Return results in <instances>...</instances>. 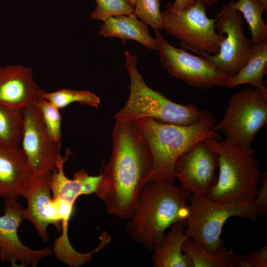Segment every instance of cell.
Masks as SVG:
<instances>
[{
  "mask_svg": "<svg viewBox=\"0 0 267 267\" xmlns=\"http://www.w3.org/2000/svg\"><path fill=\"white\" fill-rule=\"evenodd\" d=\"M227 5L243 15L251 33V45L267 43V24L262 16L266 10L258 0H232Z\"/></svg>",
  "mask_w": 267,
  "mask_h": 267,
  "instance_id": "obj_21",
  "label": "cell"
},
{
  "mask_svg": "<svg viewBox=\"0 0 267 267\" xmlns=\"http://www.w3.org/2000/svg\"><path fill=\"white\" fill-rule=\"evenodd\" d=\"M41 91L30 67L22 65L0 67V103L21 109L36 103Z\"/></svg>",
  "mask_w": 267,
  "mask_h": 267,
  "instance_id": "obj_15",
  "label": "cell"
},
{
  "mask_svg": "<svg viewBox=\"0 0 267 267\" xmlns=\"http://www.w3.org/2000/svg\"><path fill=\"white\" fill-rule=\"evenodd\" d=\"M264 7L266 11L267 10V0H258Z\"/></svg>",
  "mask_w": 267,
  "mask_h": 267,
  "instance_id": "obj_33",
  "label": "cell"
},
{
  "mask_svg": "<svg viewBox=\"0 0 267 267\" xmlns=\"http://www.w3.org/2000/svg\"><path fill=\"white\" fill-rule=\"evenodd\" d=\"M185 219V234L208 251L216 252L224 247L221 235L223 225L230 218L237 217L257 221L254 201L223 204L207 197L190 194Z\"/></svg>",
  "mask_w": 267,
  "mask_h": 267,
  "instance_id": "obj_6",
  "label": "cell"
},
{
  "mask_svg": "<svg viewBox=\"0 0 267 267\" xmlns=\"http://www.w3.org/2000/svg\"><path fill=\"white\" fill-rule=\"evenodd\" d=\"M215 28L219 34L225 35L216 55L201 54L215 66L229 77L235 75L246 64L250 53V40L246 36L241 14L227 5H223L215 18Z\"/></svg>",
  "mask_w": 267,
  "mask_h": 267,
  "instance_id": "obj_11",
  "label": "cell"
},
{
  "mask_svg": "<svg viewBox=\"0 0 267 267\" xmlns=\"http://www.w3.org/2000/svg\"><path fill=\"white\" fill-rule=\"evenodd\" d=\"M187 125L163 123L152 118L136 121L152 155L153 166L145 184L156 181L174 183V168L178 159L196 143L208 139L221 140L213 129L216 118L207 110Z\"/></svg>",
  "mask_w": 267,
  "mask_h": 267,
  "instance_id": "obj_2",
  "label": "cell"
},
{
  "mask_svg": "<svg viewBox=\"0 0 267 267\" xmlns=\"http://www.w3.org/2000/svg\"><path fill=\"white\" fill-rule=\"evenodd\" d=\"M96 6L90 14L94 20L105 21L118 15L134 12V6L128 0H95Z\"/></svg>",
  "mask_w": 267,
  "mask_h": 267,
  "instance_id": "obj_24",
  "label": "cell"
},
{
  "mask_svg": "<svg viewBox=\"0 0 267 267\" xmlns=\"http://www.w3.org/2000/svg\"><path fill=\"white\" fill-rule=\"evenodd\" d=\"M162 27L169 35L179 41V46L198 54L218 53L225 35L218 33L215 28L216 19H210L206 6L201 0H194L188 7L176 10L170 5L161 11Z\"/></svg>",
  "mask_w": 267,
  "mask_h": 267,
  "instance_id": "obj_7",
  "label": "cell"
},
{
  "mask_svg": "<svg viewBox=\"0 0 267 267\" xmlns=\"http://www.w3.org/2000/svg\"><path fill=\"white\" fill-rule=\"evenodd\" d=\"M218 165V154L200 141L178 159L174 177L190 194L207 197L216 183Z\"/></svg>",
  "mask_w": 267,
  "mask_h": 267,
  "instance_id": "obj_12",
  "label": "cell"
},
{
  "mask_svg": "<svg viewBox=\"0 0 267 267\" xmlns=\"http://www.w3.org/2000/svg\"><path fill=\"white\" fill-rule=\"evenodd\" d=\"M194 0H175L174 2H170L172 7L176 10H181L190 6Z\"/></svg>",
  "mask_w": 267,
  "mask_h": 267,
  "instance_id": "obj_31",
  "label": "cell"
},
{
  "mask_svg": "<svg viewBox=\"0 0 267 267\" xmlns=\"http://www.w3.org/2000/svg\"><path fill=\"white\" fill-rule=\"evenodd\" d=\"M249 261L253 267H267V246L264 245L248 255Z\"/></svg>",
  "mask_w": 267,
  "mask_h": 267,
  "instance_id": "obj_29",
  "label": "cell"
},
{
  "mask_svg": "<svg viewBox=\"0 0 267 267\" xmlns=\"http://www.w3.org/2000/svg\"><path fill=\"white\" fill-rule=\"evenodd\" d=\"M132 4H133L134 6L135 4L136 0H128Z\"/></svg>",
  "mask_w": 267,
  "mask_h": 267,
  "instance_id": "obj_34",
  "label": "cell"
},
{
  "mask_svg": "<svg viewBox=\"0 0 267 267\" xmlns=\"http://www.w3.org/2000/svg\"><path fill=\"white\" fill-rule=\"evenodd\" d=\"M262 186L257 191L254 199L256 216L258 218L267 215V173H262Z\"/></svg>",
  "mask_w": 267,
  "mask_h": 267,
  "instance_id": "obj_27",
  "label": "cell"
},
{
  "mask_svg": "<svg viewBox=\"0 0 267 267\" xmlns=\"http://www.w3.org/2000/svg\"><path fill=\"white\" fill-rule=\"evenodd\" d=\"M185 222L173 223L170 230L155 246L152 256L154 267H192L188 257L182 251V246L188 238L185 234Z\"/></svg>",
  "mask_w": 267,
  "mask_h": 267,
  "instance_id": "obj_17",
  "label": "cell"
},
{
  "mask_svg": "<svg viewBox=\"0 0 267 267\" xmlns=\"http://www.w3.org/2000/svg\"><path fill=\"white\" fill-rule=\"evenodd\" d=\"M41 96L59 109L74 102H79L94 108H98L100 103L99 97L88 90L62 89L50 92L42 90Z\"/></svg>",
  "mask_w": 267,
  "mask_h": 267,
  "instance_id": "obj_23",
  "label": "cell"
},
{
  "mask_svg": "<svg viewBox=\"0 0 267 267\" xmlns=\"http://www.w3.org/2000/svg\"><path fill=\"white\" fill-rule=\"evenodd\" d=\"M33 175L22 149L0 147V197L15 200L23 197Z\"/></svg>",
  "mask_w": 267,
  "mask_h": 267,
  "instance_id": "obj_16",
  "label": "cell"
},
{
  "mask_svg": "<svg viewBox=\"0 0 267 267\" xmlns=\"http://www.w3.org/2000/svg\"><path fill=\"white\" fill-rule=\"evenodd\" d=\"M4 214L0 216V260L12 267H37L52 250H33L22 243L18 229L24 219V209L15 199H4Z\"/></svg>",
  "mask_w": 267,
  "mask_h": 267,
  "instance_id": "obj_13",
  "label": "cell"
},
{
  "mask_svg": "<svg viewBox=\"0 0 267 267\" xmlns=\"http://www.w3.org/2000/svg\"><path fill=\"white\" fill-rule=\"evenodd\" d=\"M234 267H253L246 254H234Z\"/></svg>",
  "mask_w": 267,
  "mask_h": 267,
  "instance_id": "obj_30",
  "label": "cell"
},
{
  "mask_svg": "<svg viewBox=\"0 0 267 267\" xmlns=\"http://www.w3.org/2000/svg\"><path fill=\"white\" fill-rule=\"evenodd\" d=\"M98 34L105 38H119L124 43L133 40L148 49L157 50L155 38L150 36L148 26L139 20L134 12L108 18L100 26Z\"/></svg>",
  "mask_w": 267,
  "mask_h": 267,
  "instance_id": "obj_18",
  "label": "cell"
},
{
  "mask_svg": "<svg viewBox=\"0 0 267 267\" xmlns=\"http://www.w3.org/2000/svg\"><path fill=\"white\" fill-rule=\"evenodd\" d=\"M77 172L82 184L83 195L95 193L101 179V175L97 176H90L84 170Z\"/></svg>",
  "mask_w": 267,
  "mask_h": 267,
  "instance_id": "obj_28",
  "label": "cell"
},
{
  "mask_svg": "<svg viewBox=\"0 0 267 267\" xmlns=\"http://www.w3.org/2000/svg\"><path fill=\"white\" fill-rule=\"evenodd\" d=\"M125 66L130 78L129 96L115 115L116 121H134L152 118L167 123L187 125L197 122L201 110L194 104L183 105L150 88L137 69L136 57L125 51Z\"/></svg>",
  "mask_w": 267,
  "mask_h": 267,
  "instance_id": "obj_5",
  "label": "cell"
},
{
  "mask_svg": "<svg viewBox=\"0 0 267 267\" xmlns=\"http://www.w3.org/2000/svg\"><path fill=\"white\" fill-rule=\"evenodd\" d=\"M267 67V43L251 45V53L246 64L234 76L229 77L224 88L230 89L242 84H249L263 89L264 76Z\"/></svg>",
  "mask_w": 267,
  "mask_h": 267,
  "instance_id": "obj_19",
  "label": "cell"
},
{
  "mask_svg": "<svg viewBox=\"0 0 267 267\" xmlns=\"http://www.w3.org/2000/svg\"><path fill=\"white\" fill-rule=\"evenodd\" d=\"M190 195L174 183L156 181L145 184L136 197L126 233L153 250L167 229L177 221L185 220Z\"/></svg>",
  "mask_w": 267,
  "mask_h": 267,
  "instance_id": "obj_3",
  "label": "cell"
},
{
  "mask_svg": "<svg viewBox=\"0 0 267 267\" xmlns=\"http://www.w3.org/2000/svg\"><path fill=\"white\" fill-rule=\"evenodd\" d=\"M181 250L190 259L192 267H234V253L231 248L224 247L217 252H210L187 238Z\"/></svg>",
  "mask_w": 267,
  "mask_h": 267,
  "instance_id": "obj_20",
  "label": "cell"
},
{
  "mask_svg": "<svg viewBox=\"0 0 267 267\" xmlns=\"http://www.w3.org/2000/svg\"><path fill=\"white\" fill-rule=\"evenodd\" d=\"M23 124L21 109L0 103V147L20 148Z\"/></svg>",
  "mask_w": 267,
  "mask_h": 267,
  "instance_id": "obj_22",
  "label": "cell"
},
{
  "mask_svg": "<svg viewBox=\"0 0 267 267\" xmlns=\"http://www.w3.org/2000/svg\"><path fill=\"white\" fill-rule=\"evenodd\" d=\"M36 103L49 135L53 140L60 142L62 117L59 109L41 96Z\"/></svg>",
  "mask_w": 267,
  "mask_h": 267,
  "instance_id": "obj_25",
  "label": "cell"
},
{
  "mask_svg": "<svg viewBox=\"0 0 267 267\" xmlns=\"http://www.w3.org/2000/svg\"><path fill=\"white\" fill-rule=\"evenodd\" d=\"M134 13L154 30H163L159 0H136Z\"/></svg>",
  "mask_w": 267,
  "mask_h": 267,
  "instance_id": "obj_26",
  "label": "cell"
},
{
  "mask_svg": "<svg viewBox=\"0 0 267 267\" xmlns=\"http://www.w3.org/2000/svg\"><path fill=\"white\" fill-rule=\"evenodd\" d=\"M162 66L171 75L196 88L207 89L225 87L228 76L221 71L205 56L194 55L171 44L159 30H154Z\"/></svg>",
  "mask_w": 267,
  "mask_h": 267,
  "instance_id": "obj_9",
  "label": "cell"
},
{
  "mask_svg": "<svg viewBox=\"0 0 267 267\" xmlns=\"http://www.w3.org/2000/svg\"><path fill=\"white\" fill-rule=\"evenodd\" d=\"M112 137V153L95 194L107 213L129 219L151 172L152 155L136 122L115 120Z\"/></svg>",
  "mask_w": 267,
  "mask_h": 267,
  "instance_id": "obj_1",
  "label": "cell"
},
{
  "mask_svg": "<svg viewBox=\"0 0 267 267\" xmlns=\"http://www.w3.org/2000/svg\"><path fill=\"white\" fill-rule=\"evenodd\" d=\"M202 0L205 3L206 5H211L216 3L217 2H218L219 0Z\"/></svg>",
  "mask_w": 267,
  "mask_h": 267,
  "instance_id": "obj_32",
  "label": "cell"
},
{
  "mask_svg": "<svg viewBox=\"0 0 267 267\" xmlns=\"http://www.w3.org/2000/svg\"><path fill=\"white\" fill-rule=\"evenodd\" d=\"M21 111L23 124L21 144L29 167L35 175H50L57 168L62 157L60 142L49 135L36 103L25 105Z\"/></svg>",
  "mask_w": 267,
  "mask_h": 267,
  "instance_id": "obj_10",
  "label": "cell"
},
{
  "mask_svg": "<svg viewBox=\"0 0 267 267\" xmlns=\"http://www.w3.org/2000/svg\"><path fill=\"white\" fill-rule=\"evenodd\" d=\"M267 123V88H247L230 97L223 118L213 129L222 131L231 142L250 147Z\"/></svg>",
  "mask_w": 267,
  "mask_h": 267,
  "instance_id": "obj_8",
  "label": "cell"
},
{
  "mask_svg": "<svg viewBox=\"0 0 267 267\" xmlns=\"http://www.w3.org/2000/svg\"><path fill=\"white\" fill-rule=\"evenodd\" d=\"M50 175L38 176L33 174L23 196L27 201V207L23 212L24 219L33 224L44 243L49 240L47 232L48 225H54L58 232L61 230L57 207L51 195Z\"/></svg>",
  "mask_w": 267,
  "mask_h": 267,
  "instance_id": "obj_14",
  "label": "cell"
},
{
  "mask_svg": "<svg viewBox=\"0 0 267 267\" xmlns=\"http://www.w3.org/2000/svg\"><path fill=\"white\" fill-rule=\"evenodd\" d=\"M203 142L218 154L219 168L216 183L207 197L223 204L253 201L262 175L256 151L226 139Z\"/></svg>",
  "mask_w": 267,
  "mask_h": 267,
  "instance_id": "obj_4",
  "label": "cell"
}]
</instances>
